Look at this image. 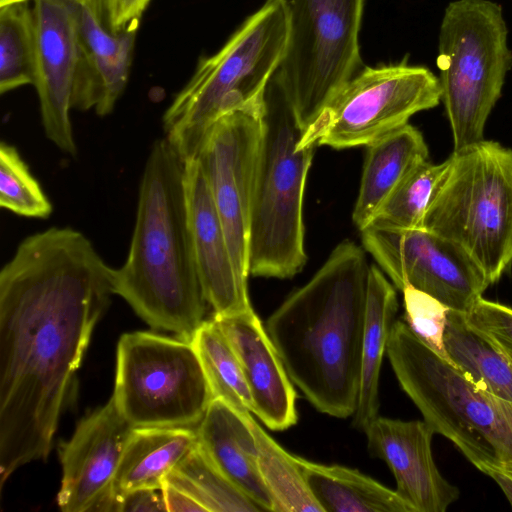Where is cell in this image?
I'll list each match as a JSON object with an SVG mask.
<instances>
[{
    "instance_id": "obj_9",
    "label": "cell",
    "mask_w": 512,
    "mask_h": 512,
    "mask_svg": "<svg viewBox=\"0 0 512 512\" xmlns=\"http://www.w3.org/2000/svg\"><path fill=\"white\" fill-rule=\"evenodd\" d=\"M287 20L274 74L303 133L363 67L359 32L365 0H270Z\"/></svg>"
},
{
    "instance_id": "obj_3",
    "label": "cell",
    "mask_w": 512,
    "mask_h": 512,
    "mask_svg": "<svg viewBox=\"0 0 512 512\" xmlns=\"http://www.w3.org/2000/svg\"><path fill=\"white\" fill-rule=\"evenodd\" d=\"M186 161L164 137L142 174L128 256L114 269V294L150 327L191 341L205 321L185 190Z\"/></svg>"
},
{
    "instance_id": "obj_10",
    "label": "cell",
    "mask_w": 512,
    "mask_h": 512,
    "mask_svg": "<svg viewBox=\"0 0 512 512\" xmlns=\"http://www.w3.org/2000/svg\"><path fill=\"white\" fill-rule=\"evenodd\" d=\"M112 396L134 428L198 425L213 400L192 342L146 331L120 337Z\"/></svg>"
},
{
    "instance_id": "obj_22",
    "label": "cell",
    "mask_w": 512,
    "mask_h": 512,
    "mask_svg": "<svg viewBox=\"0 0 512 512\" xmlns=\"http://www.w3.org/2000/svg\"><path fill=\"white\" fill-rule=\"evenodd\" d=\"M198 444L191 427L134 428L114 476L104 511L138 489H160L166 477Z\"/></svg>"
},
{
    "instance_id": "obj_24",
    "label": "cell",
    "mask_w": 512,
    "mask_h": 512,
    "mask_svg": "<svg viewBox=\"0 0 512 512\" xmlns=\"http://www.w3.org/2000/svg\"><path fill=\"white\" fill-rule=\"evenodd\" d=\"M306 483L323 512H415L395 490L358 470L297 456Z\"/></svg>"
},
{
    "instance_id": "obj_8",
    "label": "cell",
    "mask_w": 512,
    "mask_h": 512,
    "mask_svg": "<svg viewBox=\"0 0 512 512\" xmlns=\"http://www.w3.org/2000/svg\"><path fill=\"white\" fill-rule=\"evenodd\" d=\"M436 62L454 151L484 140L486 122L512 68L501 5L451 1L440 25Z\"/></svg>"
},
{
    "instance_id": "obj_34",
    "label": "cell",
    "mask_w": 512,
    "mask_h": 512,
    "mask_svg": "<svg viewBox=\"0 0 512 512\" xmlns=\"http://www.w3.org/2000/svg\"><path fill=\"white\" fill-rule=\"evenodd\" d=\"M151 0H109L108 28L119 32L138 28Z\"/></svg>"
},
{
    "instance_id": "obj_31",
    "label": "cell",
    "mask_w": 512,
    "mask_h": 512,
    "mask_svg": "<svg viewBox=\"0 0 512 512\" xmlns=\"http://www.w3.org/2000/svg\"><path fill=\"white\" fill-rule=\"evenodd\" d=\"M0 206L31 218L45 219L52 212L49 199L18 150L5 142L0 146Z\"/></svg>"
},
{
    "instance_id": "obj_19",
    "label": "cell",
    "mask_w": 512,
    "mask_h": 512,
    "mask_svg": "<svg viewBox=\"0 0 512 512\" xmlns=\"http://www.w3.org/2000/svg\"><path fill=\"white\" fill-rule=\"evenodd\" d=\"M78 62L72 108L109 115L128 83L138 28L113 32L76 1Z\"/></svg>"
},
{
    "instance_id": "obj_18",
    "label": "cell",
    "mask_w": 512,
    "mask_h": 512,
    "mask_svg": "<svg viewBox=\"0 0 512 512\" xmlns=\"http://www.w3.org/2000/svg\"><path fill=\"white\" fill-rule=\"evenodd\" d=\"M212 318L240 362L253 401V414L271 430L282 431L296 424L294 384L253 308Z\"/></svg>"
},
{
    "instance_id": "obj_30",
    "label": "cell",
    "mask_w": 512,
    "mask_h": 512,
    "mask_svg": "<svg viewBox=\"0 0 512 512\" xmlns=\"http://www.w3.org/2000/svg\"><path fill=\"white\" fill-rule=\"evenodd\" d=\"M446 165V160L438 164L427 160L418 165L397 186L369 225L422 228L426 209Z\"/></svg>"
},
{
    "instance_id": "obj_32",
    "label": "cell",
    "mask_w": 512,
    "mask_h": 512,
    "mask_svg": "<svg viewBox=\"0 0 512 512\" xmlns=\"http://www.w3.org/2000/svg\"><path fill=\"white\" fill-rule=\"evenodd\" d=\"M402 292L404 321L422 342L448 361L443 338L450 308L411 286L404 288Z\"/></svg>"
},
{
    "instance_id": "obj_29",
    "label": "cell",
    "mask_w": 512,
    "mask_h": 512,
    "mask_svg": "<svg viewBox=\"0 0 512 512\" xmlns=\"http://www.w3.org/2000/svg\"><path fill=\"white\" fill-rule=\"evenodd\" d=\"M36 39L33 10L27 2L0 7V92L35 79Z\"/></svg>"
},
{
    "instance_id": "obj_11",
    "label": "cell",
    "mask_w": 512,
    "mask_h": 512,
    "mask_svg": "<svg viewBox=\"0 0 512 512\" xmlns=\"http://www.w3.org/2000/svg\"><path fill=\"white\" fill-rule=\"evenodd\" d=\"M441 101L439 78L425 66L362 67L303 133L298 145L367 146Z\"/></svg>"
},
{
    "instance_id": "obj_16",
    "label": "cell",
    "mask_w": 512,
    "mask_h": 512,
    "mask_svg": "<svg viewBox=\"0 0 512 512\" xmlns=\"http://www.w3.org/2000/svg\"><path fill=\"white\" fill-rule=\"evenodd\" d=\"M371 455L384 460L396 480V492L415 512H445L459 490L438 470L432 454L434 430L425 421L379 415L363 430Z\"/></svg>"
},
{
    "instance_id": "obj_7",
    "label": "cell",
    "mask_w": 512,
    "mask_h": 512,
    "mask_svg": "<svg viewBox=\"0 0 512 512\" xmlns=\"http://www.w3.org/2000/svg\"><path fill=\"white\" fill-rule=\"evenodd\" d=\"M446 161L422 228L461 247L494 284L512 263V149L484 139Z\"/></svg>"
},
{
    "instance_id": "obj_20",
    "label": "cell",
    "mask_w": 512,
    "mask_h": 512,
    "mask_svg": "<svg viewBox=\"0 0 512 512\" xmlns=\"http://www.w3.org/2000/svg\"><path fill=\"white\" fill-rule=\"evenodd\" d=\"M198 442L218 468L262 511H274L258 466V450L244 417L213 399L196 429Z\"/></svg>"
},
{
    "instance_id": "obj_36",
    "label": "cell",
    "mask_w": 512,
    "mask_h": 512,
    "mask_svg": "<svg viewBox=\"0 0 512 512\" xmlns=\"http://www.w3.org/2000/svg\"><path fill=\"white\" fill-rule=\"evenodd\" d=\"M162 492L169 512H207L206 509L199 504L186 492L178 489L168 482L163 483Z\"/></svg>"
},
{
    "instance_id": "obj_4",
    "label": "cell",
    "mask_w": 512,
    "mask_h": 512,
    "mask_svg": "<svg viewBox=\"0 0 512 512\" xmlns=\"http://www.w3.org/2000/svg\"><path fill=\"white\" fill-rule=\"evenodd\" d=\"M286 41L285 12L278 2L266 0L216 53L199 60L163 115L165 137L185 161L196 158L220 117L264 105Z\"/></svg>"
},
{
    "instance_id": "obj_12",
    "label": "cell",
    "mask_w": 512,
    "mask_h": 512,
    "mask_svg": "<svg viewBox=\"0 0 512 512\" xmlns=\"http://www.w3.org/2000/svg\"><path fill=\"white\" fill-rule=\"evenodd\" d=\"M361 233L365 250L401 291L411 286L466 313L491 285L461 247L424 228L369 225Z\"/></svg>"
},
{
    "instance_id": "obj_35",
    "label": "cell",
    "mask_w": 512,
    "mask_h": 512,
    "mask_svg": "<svg viewBox=\"0 0 512 512\" xmlns=\"http://www.w3.org/2000/svg\"><path fill=\"white\" fill-rule=\"evenodd\" d=\"M112 511H167L162 489H138L120 496L114 503Z\"/></svg>"
},
{
    "instance_id": "obj_23",
    "label": "cell",
    "mask_w": 512,
    "mask_h": 512,
    "mask_svg": "<svg viewBox=\"0 0 512 512\" xmlns=\"http://www.w3.org/2000/svg\"><path fill=\"white\" fill-rule=\"evenodd\" d=\"M397 310L398 301L394 287L379 268L370 266L359 393L353 414V424L361 430L378 416L381 365Z\"/></svg>"
},
{
    "instance_id": "obj_13",
    "label": "cell",
    "mask_w": 512,
    "mask_h": 512,
    "mask_svg": "<svg viewBox=\"0 0 512 512\" xmlns=\"http://www.w3.org/2000/svg\"><path fill=\"white\" fill-rule=\"evenodd\" d=\"M263 111L264 105L220 117L208 130L196 156L221 219L236 271L246 284L250 213Z\"/></svg>"
},
{
    "instance_id": "obj_33",
    "label": "cell",
    "mask_w": 512,
    "mask_h": 512,
    "mask_svg": "<svg viewBox=\"0 0 512 512\" xmlns=\"http://www.w3.org/2000/svg\"><path fill=\"white\" fill-rule=\"evenodd\" d=\"M467 322L488 336L512 361V308L478 298L465 313Z\"/></svg>"
},
{
    "instance_id": "obj_38",
    "label": "cell",
    "mask_w": 512,
    "mask_h": 512,
    "mask_svg": "<svg viewBox=\"0 0 512 512\" xmlns=\"http://www.w3.org/2000/svg\"><path fill=\"white\" fill-rule=\"evenodd\" d=\"M86 5L97 19L108 27L109 0H78Z\"/></svg>"
},
{
    "instance_id": "obj_27",
    "label": "cell",
    "mask_w": 512,
    "mask_h": 512,
    "mask_svg": "<svg viewBox=\"0 0 512 512\" xmlns=\"http://www.w3.org/2000/svg\"><path fill=\"white\" fill-rule=\"evenodd\" d=\"M207 512H255L259 506L241 491L198 444L166 477Z\"/></svg>"
},
{
    "instance_id": "obj_2",
    "label": "cell",
    "mask_w": 512,
    "mask_h": 512,
    "mask_svg": "<svg viewBox=\"0 0 512 512\" xmlns=\"http://www.w3.org/2000/svg\"><path fill=\"white\" fill-rule=\"evenodd\" d=\"M369 268L359 246L340 242L265 326L292 383L337 418L357 406Z\"/></svg>"
},
{
    "instance_id": "obj_14",
    "label": "cell",
    "mask_w": 512,
    "mask_h": 512,
    "mask_svg": "<svg viewBox=\"0 0 512 512\" xmlns=\"http://www.w3.org/2000/svg\"><path fill=\"white\" fill-rule=\"evenodd\" d=\"M134 427L111 396L86 415L58 446L62 467L57 504L63 512L104 511Z\"/></svg>"
},
{
    "instance_id": "obj_21",
    "label": "cell",
    "mask_w": 512,
    "mask_h": 512,
    "mask_svg": "<svg viewBox=\"0 0 512 512\" xmlns=\"http://www.w3.org/2000/svg\"><path fill=\"white\" fill-rule=\"evenodd\" d=\"M358 197L352 214L362 231L418 165L428 160L422 133L409 123L366 146Z\"/></svg>"
},
{
    "instance_id": "obj_15",
    "label": "cell",
    "mask_w": 512,
    "mask_h": 512,
    "mask_svg": "<svg viewBox=\"0 0 512 512\" xmlns=\"http://www.w3.org/2000/svg\"><path fill=\"white\" fill-rule=\"evenodd\" d=\"M35 79L46 137L77 155L70 120L78 62L76 0H34Z\"/></svg>"
},
{
    "instance_id": "obj_25",
    "label": "cell",
    "mask_w": 512,
    "mask_h": 512,
    "mask_svg": "<svg viewBox=\"0 0 512 512\" xmlns=\"http://www.w3.org/2000/svg\"><path fill=\"white\" fill-rule=\"evenodd\" d=\"M448 362L478 388L512 402V361L465 312L450 309L444 331Z\"/></svg>"
},
{
    "instance_id": "obj_5",
    "label": "cell",
    "mask_w": 512,
    "mask_h": 512,
    "mask_svg": "<svg viewBox=\"0 0 512 512\" xmlns=\"http://www.w3.org/2000/svg\"><path fill=\"white\" fill-rule=\"evenodd\" d=\"M386 354L424 420L480 472L512 461V402L468 381L403 320L394 322Z\"/></svg>"
},
{
    "instance_id": "obj_26",
    "label": "cell",
    "mask_w": 512,
    "mask_h": 512,
    "mask_svg": "<svg viewBox=\"0 0 512 512\" xmlns=\"http://www.w3.org/2000/svg\"><path fill=\"white\" fill-rule=\"evenodd\" d=\"M251 414L245 413L244 417L256 442L259 470L272 497L274 512H323L306 483L297 456L282 448Z\"/></svg>"
},
{
    "instance_id": "obj_39",
    "label": "cell",
    "mask_w": 512,
    "mask_h": 512,
    "mask_svg": "<svg viewBox=\"0 0 512 512\" xmlns=\"http://www.w3.org/2000/svg\"><path fill=\"white\" fill-rule=\"evenodd\" d=\"M25 2H28V0H0V7L25 3Z\"/></svg>"
},
{
    "instance_id": "obj_1",
    "label": "cell",
    "mask_w": 512,
    "mask_h": 512,
    "mask_svg": "<svg viewBox=\"0 0 512 512\" xmlns=\"http://www.w3.org/2000/svg\"><path fill=\"white\" fill-rule=\"evenodd\" d=\"M114 268L72 228L26 237L0 272V487L45 460L94 328L114 294Z\"/></svg>"
},
{
    "instance_id": "obj_6",
    "label": "cell",
    "mask_w": 512,
    "mask_h": 512,
    "mask_svg": "<svg viewBox=\"0 0 512 512\" xmlns=\"http://www.w3.org/2000/svg\"><path fill=\"white\" fill-rule=\"evenodd\" d=\"M302 135L273 76L265 92L250 213L249 275L290 278L306 263L303 197L317 145L299 146Z\"/></svg>"
},
{
    "instance_id": "obj_37",
    "label": "cell",
    "mask_w": 512,
    "mask_h": 512,
    "mask_svg": "<svg viewBox=\"0 0 512 512\" xmlns=\"http://www.w3.org/2000/svg\"><path fill=\"white\" fill-rule=\"evenodd\" d=\"M487 476L498 484L512 507V461L494 466Z\"/></svg>"
},
{
    "instance_id": "obj_17",
    "label": "cell",
    "mask_w": 512,
    "mask_h": 512,
    "mask_svg": "<svg viewBox=\"0 0 512 512\" xmlns=\"http://www.w3.org/2000/svg\"><path fill=\"white\" fill-rule=\"evenodd\" d=\"M185 190L195 262L213 316L252 309L247 284L236 271L221 219L196 158L186 160Z\"/></svg>"
},
{
    "instance_id": "obj_28",
    "label": "cell",
    "mask_w": 512,
    "mask_h": 512,
    "mask_svg": "<svg viewBox=\"0 0 512 512\" xmlns=\"http://www.w3.org/2000/svg\"><path fill=\"white\" fill-rule=\"evenodd\" d=\"M191 342L213 399L223 401L238 413H253V401L240 362L216 321L205 320Z\"/></svg>"
},
{
    "instance_id": "obj_40",
    "label": "cell",
    "mask_w": 512,
    "mask_h": 512,
    "mask_svg": "<svg viewBox=\"0 0 512 512\" xmlns=\"http://www.w3.org/2000/svg\"><path fill=\"white\" fill-rule=\"evenodd\" d=\"M76 1H78V0H76Z\"/></svg>"
}]
</instances>
